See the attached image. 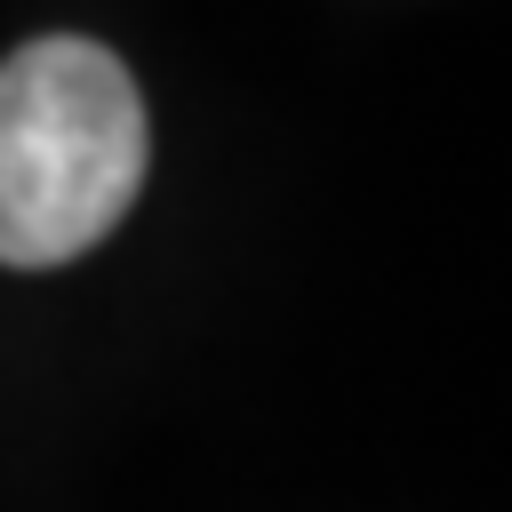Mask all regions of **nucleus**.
Returning <instances> with one entry per match:
<instances>
[{
  "instance_id": "f257e3e1",
  "label": "nucleus",
  "mask_w": 512,
  "mask_h": 512,
  "mask_svg": "<svg viewBox=\"0 0 512 512\" xmlns=\"http://www.w3.org/2000/svg\"><path fill=\"white\" fill-rule=\"evenodd\" d=\"M152 160L144 96L96 40H32L0 64V264L48 272L88 256Z\"/></svg>"
}]
</instances>
